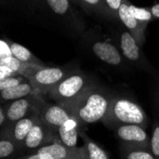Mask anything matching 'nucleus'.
<instances>
[{
    "label": "nucleus",
    "mask_w": 159,
    "mask_h": 159,
    "mask_svg": "<svg viewBox=\"0 0 159 159\" xmlns=\"http://www.w3.org/2000/svg\"><path fill=\"white\" fill-rule=\"evenodd\" d=\"M113 96L109 90L94 83L66 109L82 128L102 121L108 113Z\"/></svg>",
    "instance_id": "obj_1"
},
{
    "label": "nucleus",
    "mask_w": 159,
    "mask_h": 159,
    "mask_svg": "<svg viewBox=\"0 0 159 159\" xmlns=\"http://www.w3.org/2000/svg\"><path fill=\"white\" fill-rule=\"evenodd\" d=\"M102 122L111 129L129 124L139 125L146 129L149 125V118L145 111L135 101L122 95H114Z\"/></svg>",
    "instance_id": "obj_2"
},
{
    "label": "nucleus",
    "mask_w": 159,
    "mask_h": 159,
    "mask_svg": "<svg viewBox=\"0 0 159 159\" xmlns=\"http://www.w3.org/2000/svg\"><path fill=\"white\" fill-rule=\"evenodd\" d=\"M94 83L95 80L77 69L52 88L47 96L55 103L68 108Z\"/></svg>",
    "instance_id": "obj_3"
},
{
    "label": "nucleus",
    "mask_w": 159,
    "mask_h": 159,
    "mask_svg": "<svg viewBox=\"0 0 159 159\" xmlns=\"http://www.w3.org/2000/svg\"><path fill=\"white\" fill-rule=\"evenodd\" d=\"M77 70L76 66L66 65L59 67H43L29 78L34 88L42 95L47 93L54 87L59 84L65 77Z\"/></svg>",
    "instance_id": "obj_4"
},
{
    "label": "nucleus",
    "mask_w": 159,
    "mask_h": 159,
    "mask_svg": "<svg viewBox=\"0 0 159 159\" xmlns=\"http://www.w3.org/2000/svg\"><path fill=\"white\" fill-rule=\"evenodd\" d=\"M43 97L44 96L41 94H34L11 101L8 103H1L6 109L9 127L28 115L36 112L42 101L44 100Z\"/></svg>",
    "instance_id": "obj_5"
},
{
    "label": "nucleus",
    "mask_w": 159,
    "mask_h": 159,
    "mask_svg": "<svg viewBox=\"0 0 159 159\" xmlns=\"http://www.w3.org/2000/svg\"><path fill=\"white\" fill-rule=\"evenodd\" d=\"M120 145L150 149V137L146 129L135 124L122 125L113 129Z\"/></svg>",
    "instance_id": "obj_6"
},
{
    "label": "nucleus",
    "mask_w": 159,
    "mask_h": 159,
    "mask_svg": "<svg viewBox=\"0 0 159 159\" xmlns=\"http://www.w3.org/2000/svg\"><path fill=\"white\" fill-rule=\"evenodd\" d=\"M91 51L96 58L111 67L122 68L126 65V60L118 46L112 42L96 39L93 42Z\"/></svg>",
    "instance_id": "obj_7"
},
{
    "label": "nucleus",
    "mask_w": 159,
    "mask_h": 159,
    "mask_svg": "<svg viewBox=\"0 0 159 159\" xmlns=\"http://www.w3.org/2000/svg\"><path fill=\"white\" fill-rule=\"evenodd\" d=\"M37 112L40 119L55 134L57 129L71 117L70 112L63 106L57 103H49L44 100L40 104Z\"/></svg>",
    "instance_id": "obj_8"
},
{
    "label": "nucleus",
    "mask_w": 159,
    "mask_h": 159,
    "mask_svg": "<svg viewBox=\"0 0 159 159\" xmlns=\"http://www.w3.org/2000/svg\"><path fill=\"white\" fill-rule=\"evenodd\" d=\"M55 135L56 134L39 117V120L34 124V126L27 135L23 149L35 152L42 147L52 143L54 141Z\"/></svg>",
    "instance_id": "obj_9"
},
{
    "label": "nucleus",
    "mask_w": 159,
    "mask_h": 159,
    "mask_svg": "<svg viewBox=\"0 0 159 159\" xmlns=\"http://www.w3.org/2000/svg\"><path fill=\"white\" fill-rule=\"evenodd\" d=\"M117 46L126 62L141 66L144 65V55L141 52V47L128 30L121 31L118 34Z\"/></svg>",
    "instance_id": "obj_10"
},
{
    "label": "nucleus",
    "mask_w": 159,
    "mask_h": 159,
    "mask_svg": "<svg viewBox=\"0 0 159 159\" xmlns=\"http://www.w3.org/2000/svg\"><path fill=\"white\" fill-rule=\"evenodd\" d=\"M118 19L122 22L127 30L131 33L140 47L145 43V30L147 28L146 24L139 22L129 11V2L128 0H124L119 11H118Z\"/></svg>",
    "instance_id": "obj_11"
},
{
    "label": "nucleus",
    "mask_w": 159,
    "mask_h": 159,
    "mask_svg": "<svg viewBox=\"0 0 159 159\" xmlns=\"http://www.w3.org/2000/svg\"><path fill=\"white\" fill-rule=\"evenodd\" d=\"M38 120H39V115H38V112L36 111L16 121V123L11 124L9 128L3 129V131H0V133H1V134H9L16 142L19 148L22 150L27 135L29 134L32 128L34 126V124Z\"/></svg>",
    "instance_id": "obj_12"
},
{
    "label": "nucleus",
    "mask_w": 159,
    "mask_h": 159,
    "mask_svg": "<svg viewBox=\"0 0 159 159\" xmlns=\"http://www.w3.org/2000/svg\"><path fill=\"white\" fill-rule=\"evenodd\" d=\"M81 127L75 118L71 116L56 132L54 141H58L69 148H76L77 138L81 131ZM53 141V142H54Z\"/></svg>",
    "instance_id": "obj_13"
},
{
    "label": "nucleus",
    "mask_w": 159,
    "mask_h": 159,
    "mask_svg": "<svg viewBox=\"0 0 159 159\" xmlns=\"http://www.w3.org/2000/svg\"><path fill=\"white\" fill-rule=\"evenodd\" d=\"M38 151L50 154L53 159H82L79 148H69L58 141L42 147Z\"/></svg>",
    "instance_id": "obj_14"
},
{
    "label": "nucleus",
    "mask_w": 159,
    "mask_h": 159,
    "mask_svg": "<svg viewBox=\"0 0 159 159\" xmlns=\"http://www.w3.org/2000/svg\"><path fill=\"white\" fill-rule=\"evenodd\" d=\"M34 94H40V93L29 80L25 81L24 83L20 85L12 87V88L0 91L1 103H8V102H11V101L23 98L29 95H34Z\"/></svg>",
    "instance_id": "obj_15"
},
{
    "label": "nucleus",
    "mask_w": 159,
    "mask_h": 159,
    "mask_svg": "<svg viewBox=\"0 0 159 159\" xmlns=\"http://www.w3.org/2000/svg\"><path fill=\"white\" fill-rule=\"evenodd\" d=\"M79 135L84 141V145L79 148L82 159H110L107 152L92 140L84 132L80 131Z\"/></svg>",
    "instance_id": "obj_16"
},
{
    "label": "nucleus",
    "mask_w": 159,
    "mask_h": 159,
    "mask_svg": "<svg viewBox=\"0 0 159 159\" xmlns=\"http://www.w3.org/2000/svg\"><path fill=\"white\" fill-rule=\"evenodd\" d=\"M12 56L16 57L21 62L29 63V64H37L41 66H47L43 62H41L36 56H34L30 50H28L26 47L22 46L21 44H18L16 42H9Z\"/></svg>",
    "instance_id": "obj_17"
},
{
    "label": "nucleus",
    "mask_w": 159,
    "mask_h": 159,
    "mask_svg": "<svg viewBox=\"0 0 159 159\" xmlns=\"http://www.w3.org/2000/svg\"><path fill=\"white\" fill-rule=\"evenodd\" d=\"M121 156L123 159H155L150 149L120 145Z\"/></svg>",
    "instance_id": "obj_18"
},
{
    "label": "nucleus",
    "mask_w": 159,
    "mask_h": 159,
    "mask_svg": "<svg viewBox=\"0 0 159 159\" xmlns=\"http://www.w3.org/2000/svg\"><path fill=\"white\" fill-rule=\"evenodd\" d=\"M49 10L57 16L69 17L73 14L70 0H45Z\"/></svg>",
    "instance_id": "obj_19"
},
{
    "label": "nucleus",
    "mask_w": 159,
    "mask_h": 159,
    "mask_svg": "<svg viewBox=\"0 0 159 159\" xmlns=\"http://www.w3.org/2000/svg\"><path fill=\"white\" fill-rule=\"evenodd\" d=\"M21 149L9 134H4L0 135V157L1 159L9 158Z\"/></svg>",
    "instance_id": "obj_20"
},
{
    "label": "nucleus",
    "mask_w": 159,
    "mask_h": 159,
    "mask_svg": "<svg viewBox=\"0 0 159 159\" xmlns=\"http://www.w3.org/2000/svg\"><path fill=\"white\" fill-rule=\"evenodd\" d=\"M78 4L86 11H93L100 16L111 18L104 0H78Z\"/></svg>",
    "instance_id": "obj_21"
},
{
    "label": "nucleus",
    "mask_w": 159,
    "mask_h": 159,
    "mask_svg": "<svg viewBox=\"0 0 159 159\" xmlns=\"http://www.w3.org/2000/svg\"><path fill=\"white\" fill-rule=\"evenodd\" d=\"M129 11H131L133 16L139 22H141L143 24L148 25V23L153 19V16H152V14L150 9L136 7V6H134V5L129 3Z\"/></svg>",
    "instance_id": "obj_22"
},
{
    "label": "nucleus",
    "mask_w": 159,
    "mask_h": 159,
    "mask_svg": "<svg viewBox=\"0 0 159 159\" xmlns=\"http://www.w3.org/2000/svg\"><path fill=\"white\" fill-rule=\"evenodd\" d=\"M150 150L155 159H159V120L155 119L150 137Z\"/></svg>",
    "instance_id": "obj_23"
},
{
    "label": "nucleus",
    "mask_w": 159,
    "mask_h": 159,
    "mask_svg": "<svg viewBox=\"0 0 159 159\" xmlns=\"http://www.w3.org/2000/svg\"><path fill=\"white\" fill-rule=\"evenodd\" d=\"M27 80L29 79H27L25 76L21 75H16L10 76L8 78H5L3 80H0V91L12 88V87H16L17 85L24 83Z\"/></svg>",
    "instance_id": "obj_24"
},
{
    "label": "nucleus",
    "mask_w": 159,
    "mask_h": 159,
    "mask_svg": "<svg viewBox=\"0 0 159 159\" xmlns=\"http://www.w3.org/2000/svg\"><path fill=\"white\" fill-rule=\"evenodd\" d=\"M124 0H104V3L111 16V19H118V11Z\"/></svg>",
    "instance_id": "obj_25"
},
{
    "label": "nucleus",
    "mask_w": 159,
    "mask_h": 159,
    "mask_svg": "<svg viewBox=\"0 0 159 159\" xmlns=\"http://www.w3.org/2000/svg\"><path fill=\"white\" fill-rule=\"evenodd\" d=\"M11 56H12V52H11L9 42L2 39L0 41V60L8 58V57H11Z\"/></svg>",
    "instance_id": "obj_26"
},
{
    "label": "nucleus",
    "mask_w": 159,
    "mask_h": 159,
    "mask_svg": "<svg viewBox=\"0 0 159 159\" xmlns=\"http://www.w3.org/2000/svg\"><path fill=\"white\" fill-rule=\"evenodd\" d=\"M17 159H53L50 154L43 152L40 151H37L35 152H33L31 154H28L26 156H21L18 157Z\"/></svg>",
    "instance_id": "obj_27"
},
{
    "label": "nucleus",
    "mask_w": 159,
    "mask_h": 159,
    "mask_svg": "<svg viewBox=\"0 0 159 159\" xmlns=\"http://www.w3.org/2000/svg\"><path fill=\"white\" fill-rule=\"evenodd\" d=\"M9 127V122H8V117L6 113V109L4 105L1 104L0 107V131L7 129Z\"/></svg>",
    "instance_id": "obj_28"
},
{
    "label": "nucleus",
    "mask_w": 159,
    "mask_h": 159,
    "mask_svg": "<svg viewBox=\"0 0 159 159\" xmlns=\"http://www.w3.org/2000/svg\"><path fill=\"white\" fill-rule=\"evenodd\" d=\"M16 75H17V74L14 73L11 68L7 67L5 65H0V80H3L5 78H8L10 76Z\"/></svg>",
    "instance_id": "obj_29"
},
{
    "label": "nucleus",
    "mask_w": 159,
    "mask_h": 159,
    "mask_svg": "<svg viewBox=\"0 0 159 159\" xmlns=\"http://www.w3.org/2000/svg\"><path fill=\"white\" fill-rule=\"evenodd\" d=\"M153 18H157L159 19V3H156L154 5H152L151 8H149Z\"/></svg>",
    "instance_id": "obj_30"
},
{
    "label": "nucleus",
    "mask_w": 159,
    "mask_h": 159,
    "mask_svg": "<svg viewBox=\"0 0 159 159\" xmlns=\"http://www.w3.org/2000/svg\"><path fill=\"white\" fill-rule=\"evenodd\" d=\"M156 99H157V105H158V108H159V88L157 90V93H156Z\"/></svg>",
    "instance_id": "obj_31"
},
{
    "label": "nucleus",
    "mask_w": 159,
    "mask_h": 159,
    "mask_svg": "<svg viewBox=\"0 0 159 159\" xmlns=\"http://www.w3.org/2000/svg\"><path fill=\"white\" fill-rule=\"evenodd\" d=\"M71 4H78V0H70Z\"/></svg>",
    "instance_id": "obj_32"
}]
</instances>
